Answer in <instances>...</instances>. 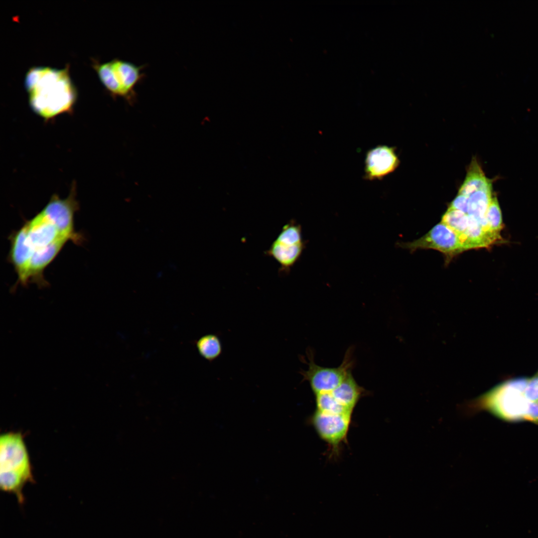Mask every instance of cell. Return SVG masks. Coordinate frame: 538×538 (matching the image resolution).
<instances>
[{
    "label": "cell",
    "mask_w": 538,
    "mask_h": 538,
    "mask_svg": "<svg viewBox=\"0 0 538 538\" xmlns=\"http://www.w3.org/2000/svg\"><path fill=\"white\" fill-rule=\"evenodd\" d=\"M61 238L50 245L35 250L29 261L27 271V283H34L38 287H46L48 282L44 276L45 269L55 259L67 242Z\"/></svg>",
    "instance_id": "cell-11"
},
{
    "label": "cell",
    "mask_w": 538,
    "mask_h": 538,
    "mask_svg": "<svg viewBox=\"0 0 538 538\" xmlns=\"http://www.w3.org/2000/svg\"><path fill=\"white\" fill-rule=\"evenodd\" d=\"M94 67L101 82L111 95L115 98H123L122 91L116 81L111 60L103 63H96Z\"/></svg>",
    "instance_id": "cell-18"
},
{
    "label": "cell",
    "mask_w": 538,
    "mask_h": 538,
    "mask_svg": "<svg viewBox=\"0 0 538 538\" xmlns=\"http://www.w3.org/2000/svg\"><path fill=\"white\" fill-rule=\"evenodd\" d=\"M352 414L316 410L311 416L310 422L320 438L335 450L346 440Z\"/></svg>",
    "instance_id": "cell-7"
},
{
    "label": "cell",
    "mask_w": 538,
    "mask_h": 538,
    "mask_svg": "<svg viewBox=\"0 0 538 538\" xmlns=\"http://www.w3.org/2000/svg\"><path fill=\"white\" fill-rule=\"evenodd\" d=\"M8 239L10 246L7 261L12 265L17 275L15 286L18 284L27 285V271L34 251L28 240L25 224H23L19 229L12 231Z\"/></svg>",
    "instance_id": "cell-9"
},
{
    "label": "cell",
    "mask_w": 538,
    "mask_h": 538,
    "mask_svg": "<svg viewBox=\"0 0 538 538\" xmlns=\"http://www.w3.org/2000/svg\"><path fill=\"white\" fill-rule=\"evenodd\" d=\"M448 208L458 210L466 214L468 209V197L458 193L450 203Z\"/></svg>",
    "instance_id": "cell-23"
},
{
    "label": "cell",
    "mask_w": 538,
    "mask_h": 538,
    "mask_svg": "<svg viewBox=\"0 0 538 538\" xmlns=\"http://www.w3.org/2000/svg\"><path fill=\"white\" fill-rule=\"evenodd\" d=\"M491 187H492V180L486 176L476 159L473 158L458 194L468 197L476 191Z\"/></svg>",
    "instance_id": "cell-16"
},
{
    "label": "cell",
    "mask_w": 538,
    "mask_h": 538,
    "mask_svg": "<svg viewBox=\"0 0 538 538\" xmlns=\"http://www.w3.org/2000/svg\"><path fill=\"white\" fill-rule=\"evenodd\" d=\"M308 355V368L300 372L303 380L307 381L314 395L330 392L337 387L351 373L353 366L351 350H348L341 365L335 368L317 365L312 354Z\"/></svg>",
    "instance_id": "cell-6"
},
{
    "label": "cell",
    "mask_w": 538,
    "mask_h": 538,
    "mask_svg": "<svg viewBox=\"0 0 538 538\" xmlns=\"http://www.w3.org/2000/svg\"><path fill=\"white\" fill-rule=\"evenodd\" d=\"M196 347L199 355L209 362L217 359L223 351L220 339L214 334H206L200 337L196 342Z\"/></svg>",
    "instance_id": "cell-17"
},
{
    "label": "cell",
    "mask_w": 538,
    "mask_h": 538,
    "mask_svg": "<svg viewBox=\"0 0 538 538\" xmlns=\"http://www.w3.org/2000/svg\"><path fill=\"white\" fill-rule=\"evenodd\" d=\"M537 404L538 405V401H537Z\"/></svg>",
    "instance_id": "cell-24"
},
{
    "label": "cell",
    "mask_w": 538,
    "mask_h": 538,
    "mask_svg": "<svg viewBox=\"0 0 538 538\" xmlns=\"http://www.w3.org/2000/svg\"><path fill=\"white\" fill-rule=\"evenodd\" d=\"M525 398L529 401L537 403L538 400V376L528 380L524 390Z\"/></svg>",
    "instance_id": "cell-22"
},
{
    "label": "cell",
    "mask_w": 538,
    "mask_h": 538,
    "mask_svg": "<svg viewBox=\"0 0 538 538\" xmlns=\"http://www.w3.org/2000/svg\"><path fill=\"white\" fill-rule=\"evenodd\" d=\"M117 82L123 93V98L129 104L136 99L135 87L143 80L145 65L137 66L125 60L115 58L111 60Z\"/></svg>",
    "instance_id": "cell-12"
},
{
    "label": "cell",
    "mask_w": 538,
    "mask_h": 538,
    "mask_svg": "<svg viewBox=\"0 0 538 538\" xmlns=\"http://www.w3.org/2000/svg\"><path fill=\"white\" fill-rule=\"evenodd\" d=\"M405 247L411 251L434 249L450 258L465 251L458 235L442 222L420 238L405 244Z\"/></svg>",
    "instance_id": "cell-8"
},
{
    "label": "cell",
    "mask_w": 538,
    "mask_h": 538,
    "mask_svg": "<svg viewBox=\"0 0 538 538\" xmlns=\"http://www.w3.org/2000/svg\"><path fill=\"white\" fill-rule=\"evenodd\" d=\"M493 196L492 187L476 191L468 196V209L466 214L475 219L483 228L497 241L499 240L489 231L486 213Z\"/></svg>",
    "instance_id": "cell-14"
},
{
    "label": "cell",
    "mask_w": 538,
    "mask_h": 538,
    "mask_svg": "<svg viewBox=\"0 0 538 538\" xmlns=\"http://www.w3.org/2000/svg\"><path fill=\"white\" fill-rule=\"evenodd\" d=\"M441 222L460 236L468 227V218L466 214L461 211L448 208L442 217Z\"/></svg>",
    "instance_id": "cell-19"
},
{
    "label": "cell",
    "mask_w": 538,
    "mask_h": 538,
    "mask_svg": "<svg viewBox=\"0 0 538 538\" xmlns=\"http://www.w3.org/2000/svg\"><path fill=\"white\" fill-rule=\"evenodd\" d=\"M486 221L489 232L500 240L502 228V218L500 207L496 197L493 196L486 213Z\"/></svg>",
    "instance_id": "cell-20"
},
{
    "label": "cell",
    "mask_w": 538,
    "mask_h": 538,
    "mask_svg": "<svg viewBox=\"0 0 538 538\" xmlns=\"http://www.w3.org/2000/svg\"><path fill=\"white\" fill-rule=\"evenodd\" d=\"M316 410L331 413H351L350 411L338 404L330 392L314 395Z\"/></svg>",
    "instance_id": "cell-21"
},
{
    "label": "cell",
    "mask_w": 538,
    "mask_h": 538,
    "mask_svg": "<svg viewBox=\"0 0 538 538\" xmlns=\"http://www.w3.org/2000/svg\"><path fill=\"white\" fill-rule=\"evenodd\" d=\"M25 86L32 110L46 120L70 111L76 101L67 68L33 67L26 75Z\"/></svg>",
    "instance_id": "cell-1"
},
{
    "label": "cell",
    "mask_w": 538,
    "mask_h": 538,
    "mask_svg": "<svg viewBox=\"0 0 538 538\" xmlns=\"http://www.w3.org/2000/svg\"><path fill=\"white\" fill-rule=\"evenodd\" d=\"M33 481L28 451L22 434L7 432L0 437V487L13 494L20 504L24 502L22 490Z\"/></svg>",
    "instance_id": "cell-2"
},
{
    "label": "cell",
    "mask_w": 538,
    "mask_h": 538,
    "mask_svg": "<svg viewBox=\"0 0 538 538\" xmlns=\"http://www.w3.org/2000/svg\"><path fill=\"white\" fill-rule=\"evenodd\" d=\"M304 248L301 226L291 220L283 226L265 255L279 264L280 273L287 274L299 260Z\"/></svg>",
    "instance_id": "cell-5"
},
{
    "label": "cell",
    "mask_w": 538,
    "mask_h": 538,
    "mask_svg": "<svg viewBox=\"0 0 538 538\" xmlns=\"http://www.w3.org/2000/svg\"><path fill=\"white\" fill-rule=\"evenodd\" d=\"M365 392L357 383L351 373L330 393L338 404L353 411Z\"/></svg>",
    "instance_id": "cell-15"
},
{
    "label": "cell",
    "mask_w": 538,
    "mask_h": 538,
    "mask_svg": "<svg viewBox=\"0 0 538 538\" xmlns=\"http://www.w3.org/2000/svg\"><path fill=\"white\" fill-rule=\"evenodd\" d=\"M76 197V186L73 183L67 198L61 199L57 194H53L40 213L56 227L61 235L76 245H81L84 240V236L74 229V215L79 209Z\"/></svg>",
    "instance_id": "cell-4"
},
{
    "label": "cell",
    "mask_w": 538,
    "mask_h": 538,
    "mask_svg": "<svg viewBox=\"0 0 538 538\" xmlns=\"http://www.w3.org/2000/svg\"><path fill=\"white\" fill-rule=\"evenodd\" d=\"M24 224L28 240L34 251L61 238H68L61 235L56 227L40 212L31 220L25 221Z\"/></svg>",
    "instance_id": "cell-13"
},
{
    "label": "cell",
    "mask_w": 538,
    "mask_h": 538,
    "mask_svg": "<svg viewBox=\"0 0 538 538\" xmlns=\"http://www.w3.org/2000/svg\"><path fill=\"white\" fill-rule=\"evenodd\" d=\"M399 160L395 148L378 145L368 150L365 159V177L372 180L382 179L394 171Z\"/></svg>",
    "instance_id": "cell-10"
},
{
    "label": "cell",
    "mask_w": 538,
    "mask_h": 538,
    "mask_svg": "<svg viewBox=\"0 0 538 538\" xmlns=\"http://www.w3.org/2000/svg\"><path fill=\"white\" fill-rule=\"evenodd\" d=\"M528 380L517 379L499 385L471 403L464 411L473 414L485 410L506 421L527 420L528 411L533 403L524 395Z\"/></svg>",
    "instance_id": "cell-3"
}]
</instances>
